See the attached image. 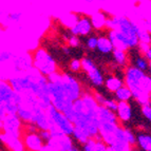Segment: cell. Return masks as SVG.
<instances>
[{"instance_id": "cell-1", "label": "cell", "mask_w": 151, "mask_h": 151, "mask_svg": "<svg viewBox=\"0 0 151 151\" xmlns=\"http://www.w3.org/2000/svg\"><path fill=\"white\" fill-rule=\"evenodd\" d=\"M74 128L83 130L90 139L99 135V119L97 110L98 104L90 95L81 96L73 104Z\"/></svg>"}, {"instance_id": "cell-2", "label": "cell", "mask_w": 151, "mask_h": 151, "mask_svg": "<svg viewBox=\"0 0 151 151\" xmlns=\"http://www.w3.org/2000/svg\"><path fill=\"white\" fill-rule=\"evenodd\" d=\"M125 86L130 89L132 97L142 105L150 103L151 75L130 65L125 71Z\"/></svg>"}, {"instance_id": "cell-3", "label": "cell", "mask_w": 151, "mask_h": 151, "mask_svg": "<svg viewBox=\"0 0 151 151\" xmlns=\"http://www.w3.org/2000/svg\"><path fill=\"white\" fill-rule=\"evenodd\" d=\"M48 81L52 106L55 107L58 111H60L63 115H65L67 119H69L73 123L74 103L65 94V91L63 86V81H61V75L55 72L54 74L49 76Z\"/></svg>"}, {"instance_id": "cell-4", "label": "cell", "mask_w": 151, "mask_h": 151, "mask_svg": "<svg viewBox=\"0 0 151 151\" xmlns=\"http://www.w3.org/2000/svg\"><path fill=\"white\" fill-rule=\"evenodd\" d=\"M32 58L33 68L42 76L49 77L56 72V61L48 51L38 48L34 51Z\"/></svg>"}, {"instance_id": "cell-5", "label": "cell", "mask_w": 151, "mask_h": 151, "mask_svg": "<svg viewBox=\"0 0 151 151\" xmlns=\"http://www.w3.org/2000/svg\"><path fill=\"white\" fill-rule=\"evenodd\" d=\"M106 27H109L111 30H116L121 33H124L126 35L137 37L141 27L136 24L135 22L131 20L130 18L126 16H113L108 18L106 20Z\"/></svg>"}, {"instance_id": "cell-6", "label": "cell", "mask_w": 151, "mask_h": 151, "mask_svg": "<svg viewBox=\"0 0 151 151\" xmlns=\"http://www.w3.org/2000/svg\"><path fill=\"white\" fill-rule=\"evenodd\" d=\"M45 111L48 114L50 125H53L56 128H58L65 135L72 136L74 131V125L70 119H67L65 115H63L60 111H58L53 106H50Z\"/></svg>"}, {"instance_id": "cell-7", "label": "cell", "mask_w": 151, "mask_h": 151, "mask_svg": "<svg viewBox=\"0 0 151 151\" xmlns=\"http://www.w3.org/2000/svg\"><path fill=\"white\" fill-rule=\"evenodd\" d=\"M108 38L112 42L114 49L127 51L131 50V49H135L139 45V40L137 37L126 35V34L116 30H111L108 34Z\"/></svg>"}, {"instance_id": "cell-8", "label": "cell", "mask_w": 151, "mask_h": 151, "mask_svg": "<svg viewBox=\"0 0 151 151\" xmlns=\"http://www.w3.org/2000/svg\"><path fill=\"white\" fill-rule=\"evenodd\" d=\"M81 68L85 72H87L89 79L93 86L101 87L105 83V76L103 72L90 57H85L81 59Z\"/></svg>"}, {"instance_id": "cell-9", "label": "cell", "mask_w": 151, "mask_h": 151, "mask_svg": "<svg viewBox=\"0 0 151 151\" xmlns=\"http://www.w3.org/2000/svg\"><path fill=\"white\" fill-rule=\"evenodd\" d=\"M60 75L65 94L74 103L81 96V85L77 81V79L74 78L72 75H70V74H60Z\"/></svg>"}, {"instance_id": "cell-10", "label": "cell", "mask_w": 151, "mask_h": 151, "mask_svg": "<svg viewBox=\"0 0 151 151\" xmlns=\"http://www.w3.org/2000/svg\"><path fill=\"white\" fill-rule=\"evenodd\" d=\"M109 151H131L130 145L128 143V139L126 137L125 128L117 127L114 132L113 139L108 146Z\"/></svg>"}, {"instance_id": "cell-11", "label": "cell", "mask_w": 151, "mask_h": 151, "mask_svg": "<svg viewBox=\"0 0 151 151\" xmlns=\"http://www.w3.org/2000/svg\"><path fill=\"white\" fill-rule=\"evenodd\" d=\"M22 122L19 119L17 114H8L3 121V129L1 132L14 136H20Z\"/></svg>"}, {"instance_id": "cell-12", "label": "cell", "mask_w": 151, "mask_h": 151, "mask_svg": "<svg viewBox=\"0 0 151 151\" xmlns=\"http://www.w3.org/2000/svg\"><path fill=\"white\" fill-rule=\"evenodd\" d=\"M11 63H12L13 70L16 74L25 73L33 69L32 58L30 55H27V54H18V55L15 54Z\"/></svg>"}, {"instance_id": "cell-13", "label": "cell", "mask_w": 151, "mask_h": 151, "mask_svg": "<svg viewBox=\"0 0 151 151\" xmlns=\"http://www.w3.org/2000/svg\"><path fill=\"white\" fill-rule=\"evenodd\" d=\"M93 29V25L91 22V18L88 16H83L81 18H77L75 24L71 28V33L74 36H87L89 35Z\"/></svg>"}, {"instance_id": "cell-14", "label": "cell", "mask_w": 151, "mask_h": 151, "mask_svg": "<svg viewBox=\"0 0 151 151\" xmlns=\"http://www.w3.org/2000/svg\"><path fill=\"white\" fill-rule=\"evenodd\" d=\"M33 110V119L32 124L38 130H49L50 128V121H49L47 111L41 109L38 106Z\"/></svg>"}, {"instance_id": "cell-15", "label": "cell", "mask_w": 151, "mask_h": 151, "mask_svg": "<svg viewBox=\"0 0 151 151\" xmlns=\"http://www.w3.org/2000/svg\"><path fill=\"white\" fill-rule=\"evenodd\" d=\"M0 141L8 147L11 151H24L25 147L23 141L20 136H14L6 134L4 132H0Z\"/></svg>"}, {"instance_id": "cell-16", "label": "cell", "mask_w": 151, "mask_h": 151, "mask_svg": "<svg viewBox=\"0 0 151 151\" xmlns=\"http://www.w3.org/2000/svg\"><path fill=\"white\" fill-rule=\"evenodd\" d=\"M22 141L23 144H24V147L29 151H40V149L45 145L40 135L38 133V131H36V132H28L22 139Z\"/></svg>"}, {"instance_id": "cell-17", "label": "cell", "mask_w": 151, "mask_h": 151, "mask_svg": "<svg viewBox=\"0 0 151 151\" xmlns=\"http://www.w3.org/2000/svg\"><path fill=\"white\" fill-rule=\"evenodd\" d=\"M45 145L50 146L54 151H69L73 146V142H72L70 136L63 135L60 137L52 139L50 143L45 144Z\"/></svg>"}, {"instance_id": "cell-18", "label": "cell", "mask_w": 151, "mask_h": 151, "mask_svg": "<svg viewBox=\"0 0 151 151\" xmlns=\"http://www.w3.org/2000/svg\"><path fill=\"white\" fill-rule=\"evenodd\" d=\"M117 119L123 122H128L132 117V107L128 103H119L117 104V110L115 112Z\"/></svg>"}, {"instance_id": "cell-19", "label": "cell", "mask_w": 151, "mask_h": 151, "mask_svg": "<svg viewBox=\"0 0 151 151\" xmlns=\"http://www.w3.org/2000/svg\"><path fill=\"white\" fill-rule=\"evenodd\" d=\"M109 148L103 139H90L83 144V151H108Z\"/></svg>"}, {"instance_id": "cell-20", "label": "cell", "mask_w": 151, "mask_h": 151, "mask_svg": "<svg viewBox=\"0 0 151 151\" xmlns=\"http://www.w3.org/2000/svg\"><path fill=\"white\" fill-rule=\"evenodd\" d=\"M96 49H97V51L101 54L108 55V54H112V52H113V50H114V47L108 37L103 36V37H98Z\"/></svg>"}, {"instance_id": "cell-21", "label": "cell", "mask_w": 151, "mask_h": 151, "mask_svg": "<svg viewBox=\"0 0 151 151\" xmlns=\"http://www.w3.org/2000/svg\"><path fill=\"white\" fill-rule=\"evenodd\" d=\"M136 144L141 151H151V134L139 132L136 134Z\"/></svg>"}, {"instance_id": "cell-22", "label": "cell", "mask_w": 151, "mask_h": 151, "mask_svg": "<svg viewBox=\"0 0 151 151\" xmlns=\"http://www.w3.org/2000/svg\"><path fill=\"white\" fill-rule=\"evenodd\" d=\"M17 116L22 122V124H32L33 110L24 105H20L17 111Z\"/></svg>"}, {"instance_id": "cell-23", "label": "cell", "mask_w": 151, "mask_h": 151, "mask_svg": "<svg viewBox=\"0 0 151 151\" xmlns=\"http://www.w3.org/2000/svg\"><path fill=\"white\" fill-rule=\"evenodd\" d=\"M114 96H115V101H117V103H122V101L128 103L131 98H132V93H131L130 89L124 85L119 90H116L115 92H114Z\"/></svg>"}, {"instance_id": "cell-24", "label": "cell", "mask_w": 151, "mask_h": 151, "mask_svg": "<svg viewBox=\"0 0 151 151\" xmlns=\"http://www.w3.org/2000/svg\"><path fill=\"white\" fill-rule=\"evenodd\" d=\"M104 85L110 92L114 93L116 90H119L122 86H124V81L119 77H116V76H109L107 79H105Z\"/></svg>"}, {"instance_id": "cell-25", "label": "cell", "mask_w": 151, "mask_h": 151, "mask_svg": "<svg viewBox=\"0 0 151 151\" xmlns=\"http://www.w3.org/2000/svg\"><path fill=\"white\" fill-rule=\"evenodd\" d=\"M112 56H113V60L115 61V63L117 65H127V53L126 51L119 50V49H114L113 52H112Z\"/></svg>"}, {"instance_id": "cell-26", "label": "cell", "mask_w": 151, "mask_h": 151, "mask_svg": "<svg viewBox=\"0 0 151 151\" xmlns=\"http://www.w3.org/2000/svg\"><path fill=\"white\" fill-rule=\"evenodd\" d=\"M133 67L143 71V72H147L149 69V60L144 55L136 56L133 60Z\"/></svg>"}, {"instance_id": "cell-27", "label": "cell", "mask_w": 151, "mask_h": 151, "mask_svg": "<svg viewBox=\"0 0 151 151\" xmlns=\"http://www.w3.org/2000/svg\"><path fill=\"white\" fill-rule=\"evenodd\" d=\"M106 20L107 18L103 15V13H96L91 18L92 25L95 29H101L103 27H105L106 25Z\"/></svg>"}, {"instance_id": "cell-28", "label": "cell", "mask_w": 151, "mask_h": 151, "mask_svg": "<svg viewBox=\"0 0 151 151\" xmlns=\"http://www.w3.org/2000/svg\"><path fill=\"white\" fill-rule=\"evenodd\" d=\"M23 18V13L21 11H13L10 12L5 17V20L8 21L9 23H19Z\"/></svg>"}, {"instance_id": "cell-29", "label": "cell", "mask_w": 151, "mask_h": 151, "mask_svg": "<svg viewBox=\"0 0 151 151\" xmlns=\"http://www.w3.org/2000/svg\"><path fill=\"white\" fill-rule=\"evenodd\" d=\"M15 54L10 50H2L0 51V65H4L12 61L13 57Z\"/></svg>"}, {"instance_id": "cell-30", "label": "cell", "mask_w": 151, "mask_h": 151, "mask_svg": "<svg viewBox=\"0 0 151 151\" xmlns=\"http://www.w3.org/2000/svg\"><path fill=\"white\" fill-rule=\"evenodd\" d=\"M117 104L119 103H117L115 99H111V98L105 97L103 101V104H101V106H104L105 108L108 109V110L112 111V112L115 113L116 110H117Z\"/></svg>"}, {"instance_id": "cell-31", "label": "cell", "mask_w": 151, "mask_h": 151, "mask_svg": "<svg viewBox=\"0 0 151 151\" xmlns=\"http://www.w3.org/2000/svg\"><path fill=\"white\" fill-rule=\"evenodd\" d=\"M97 41H98V37L97 36H89L86 40V45L89 50H95L96 47H97Z\"/></svg>"}, {"instance_id": "cell-32", "label": "cell", "mask_w": 151, "mask_h": 151, "mask_svg": "<svg viewBox=\"0 0 151 151\" xmlns=\"http://www.w3.org/2000/svg\"><path fill=\"white\" fill-rule=\"evenodd\" d=\"M125 132H126V137L128 139V143L130 146H133L136 144V134L133 131L129 128H125Z\"/></svg>"}, {"instance_id": "cell-33", "label": "cell", "mask_w": 151, "mask_h": 151, "mask_svg": "<svg viewBox=\"0 0 151 151\" xmlns=\"http://www.w3.org/2000/svg\"><path fill=\"white\" fill-rule=\"evenodd\" d=\"M38 133L40 135L41 139H42L43 144H49L50 141L52 139V135H51L50 131L49 130H38Z\"/></svg>"}, {"instance_id": "cell-34", "label": "cell", "mask_w": 151, "mask_h": 151, "mask_svg": "<svg viewBox=\"0 0 151 151\" xmlns=\"http://www.w3.org/2000/svg\"><path fill=\"white\" fill-rule=\"evenodd\" d=\"M142 113H143V115L151 123V104L150 103L143 105V107H142Z\"/></svg>"}, {"instance_id": "cell-35", "label": "cell", "mask_w": 151, "mask_h": 151, "mask_svg": "<svg viewBox=\"0 0 151 151\" xmlns=\"http://www.w3.org/2000/svg\"><path fill=\"white\" fill-rule=\"evenodd\" d=\"M70 69L73 71V72H78V71L81 69V60H78V59H73V60H71Z\"/></svg>"}, {"instance_id": "cell-36", "label": "cell", "mask_w": 151, "mask_h": 151, "mask_svg": "<svg viewBox=\"0 0 151 151\" xmlns=\"http://www.w3.org/2000/svg\"><path fill=\"white\" fill-rule=\"evenodd\" d=\"M69 45L71 47H73V48H76L78 45H79V39H78L77 36H74L72 35L70 38H69Z\"/></svg>"}, {"instance_id": "cell-37", "label": "cell", "mask_w": 151, "mask_h": 151, "mask_svg": "<svg viewBox=\"0 0 151 151\" xmlns=\"http://www.w3.org/2000/svg\"><path fill=\"white\" fill-rule=\"evenodd\" d=\"M8 115V113H6V110H5V107L4 105H2V104H0V121H4L5 116Z\"/></svg>"}, {"instance_id": "cell-38", "label": "cell", "mask_w": 151, "mask_h": 151, "mask_svg": "<svg viewBox=\"0 0 151 151\" xmlns=\"http://www.w3.org/2000/svg\"><path fill=\"white\" fill-rule=\"evenodd\" d=\"M40 151H54V150L50 146H48V145H43L42 148L40 149Z\"/></svg>"}, {"instance_id": "cell-39", "label": "cell", "mask_w": 151, "mask_h": 151, "mask_svg": "<svg viewBox=\"0 0 151 151\" xmlns=\"http://www.w3.org/2000/svg\"><path fill=\"white\" fill-rule=\"evenodd\" d=\"M146 30L151 32V21H146Z\"/></svg>"}, {"instance_id": "cell-40", "label": "cell", "mask_w": 151, "mask_h": 151, "mask_svg": "<svg viewBox=\"0 0 151 151\" xmlns=\"http://www.w3.org/2000/svg\"><path fill=\"white\" fill-rule=\"evenodd\" d=\"M69 151H79V149H78L77 147H75V146L73 145V146H72V148H71Z\"/></svg>"}, {"instance_id": "cell-41", "label": "cell", "mask_w": 151, "mask_h": 151, "mask_svg": "<svg viewBox=\"0 0 151 151\" xmlns=\"http://www.w3.org/2000/svg\"><path fill=\"white\" fill-rule=\"evenodd\" d=\"M83 1H86L87 3H94L96 1H98V0H83Z\"/></svg>"}, {"instance_id": "cell-42", "label": "cell", "mask_w": 151, "mask_h": 151, "mask_svg": "<svg viewBox=\"0 0 151 151\" xmlns=\"http://www.w3.org/2000/svg\"><path fill=\"white\" fill-rule=\"evenodd\" d=\"M98 1H108V0H98Z\"/></svg>"}, {"instance_id": "cell-43", "label": "cell", "mask_w": 151, "mask_h": 151, "mask_svg": "<svg viewBox=\"0 0 151 151\" xmlns=\"http://www.w3.org/2000/svg\"><path fill=\"white\" fill-rule=\"evenodd\" d=\"M5 151H11V150H5Z\"/></svg>"}]
</instances>
